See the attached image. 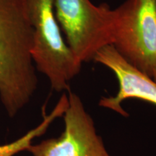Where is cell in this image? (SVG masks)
Instances as JSON below:
<instances>
[{
	"mask_svg": "<svg viewBox=\"0 0 156 156\" xmlns=\"http://www.w3.org/2000/svg\"><path fill=\"white\" fill-rule=\"evenodd\" d=\"M33 34L27 0H0V99L10 117L28 104L37 88Z\"/></svg>",
	"mask_w": 156,
	"mask_h": 156,
	"instance_id": "obj_1",
	"label": "cell"
},
{
	"mask_svg": "<svg viewBox=\"0 0 156 156\" xmlns=\"http://www.w3.org/2000/svg\"><path fill=\"white\" fill-rule=\"evenodd\" d=\"M32 24L31 56L37 69L48 77L56 92L69 90L82 62L64 41L54 13V0H27Z\"/></svg>",
	"mask_w": 156,
	"mask_h": 156,
	"instance_id": "obj_2",
	"label": "cell"
},
{
	"mask_svg": "<svg viewBox=\"0 0 156 156\" xmlns=\"http://www.w3.org/2000/svg\"><path fill=\"white\" fill-rule=\"evenodd\" d=\"M55 16L67 44L82 63L92 61L105 46L113 44L114 12L90 0H54Z\"/></svg>",
	"mask_w": 156,
	"mask_h": 156,
	"instance_id": "obj_3",
	"label": "cell"
},
{
	"mask_svg": "<svg viewBox=\"0 0 156 156\" xmlns=\"http://www.w3.org/2000/svg\"><path fill=\"white\" fill-rule=\"evenodd\" d=\"M114 12L112 46L126 61L153 78L156 70V0H126Z\"/></svg>",
	"mask_w": 156,
	"mask_h": 156,
	"instance_id": "obj_4",
	"label": "cell"
},
{
	"mask_svg": "<svg viewBox=\"0 0 156 156\" xmlns=\"http://www.w3.org/2000/svg\"><path fill=\"white\" fill-rule=\"evenodd\" d=\"M68 100L60 136L31 144L27 151L34 156H111L80 98L69 91Z\"/></svg>",
	"mask_w": 156,
	"mask_h": 156,
	"instance_id": "obj_5",
	"label": "cell"
},
{
	"mask_svg": "<svg viewBox=\"0 0 156 156\" xmlns=\"http://www.w3.org/2000/svg\"><path fill=\"white\" fill-rule=\"evenodd\" d=\"M93 61L113 72L119 83V90L114 96L103 97L99 106L128 116L122 103L127 99H139L156 106V83L126 61L112 45L105 46L95 55Z\"/></svg>",
	"mask_w": 156,
	"mask_h": 156,
	"instance_id": "obj_6",
	"label": "cell"
},
{
	"mask_svg": "<svg viewBox=\"0 0 156 156\" xmlns=\"http://www.w3.org/2000/svg\"><path fill=\"white\" fill-rule=\"evenodd\" d=\"M68 104V95L63 93L52 112L49 114L45 115L41 123L36 127L11 143L0 145V156H13L20 152L27 151L35 138L43 135L56 119L63 116Z\"/></svg>",
	"mask_w": 156,
	"mask_h": 156,
	"instance_id": "obj_7",
	"label": "cell"
},
{
	"mask_svg": "<svg viewBox=\"0 0 156 156\" xmlns=\"http://www.w3.org/2000/svg\"><path fill=\"white\" fill-rule=\"evenodd\" d=\"M153 80L156 83V70H155V75H154V76H153Z\"/></svg>",
	"mask_w": 156,
	"mask_h": 156,
	"instance_id": "obj_8",
	"label": "cell"
}]
</instances>
